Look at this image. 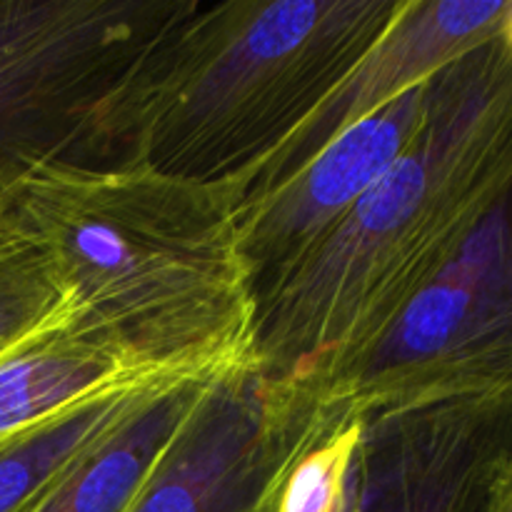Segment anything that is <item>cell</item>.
I'll list each match as a JSON object with an SVG mask.
<instances>
[{"label": "cell", "mask_w": 512, "mask_h": 512, "mask_svg": "<svg viewBox=\"0 0 512 512\" xmlns=\"http://www.w3.org/2000/svg\"><path fill=\"white\" fill-rule=\"evenodd\" d=\"M15 203L68 295V333L178 383L255 363L258 305L220 185L60 160L25 175Z\"/></svg>", "instance_id": "6da1fadb"}, {"label": "cell", "mask_w": 512, "mask_h": 512, "mask_svg": "<svg viewBox=\"0 0 512 512\" xmlns=\"http://www.w3.org/2000/svg\"><path fill=\"white\" fill-rule=\"evenodd\" d=\"M510 175L512 53L498 33L430 78L403 158L260 300L255 363L310 393L393 320Z\"/></svg>", "instance_id": "7a4b0ae2"}, {"label": "cell", "mask_w": 512, "mask_h": 512, "mask_svg": "<svg viewBox=\"0 0 512 512\" xmlns=\"http://www.w3.org/2000/svg\"><path fill=\"white\" fill-rule=\"evenodd\" d=\"M403 5L188 0L120 98L110 158L188 183H233L310 118Z\"/></svg>", "instance_id": "3957f363"}, {"label": "cell", "mask_w": 512, "mask_h": 512, "mask_svg": "<svg viewBox=\"0 0 512 512\" xmlns=\"http://www.w3.org/2000/svg\"><path fill=\"white\" fill-rule=\"evenodd\" d=\"M310 393L358 418L512 400V175L393 320Z\"/></svg>", "instance_id": "277c9868"}, {"label": "cell", "mask_w": 512, "mask_h": 512, "mask_svg": "<svg viewBox=\"0 0 512 512\" xmlns=\"http://www.w3.org/2000/svg\"><path fill=\"white\" fill-rule=\"evenodd\" d=\"M188 0H0V195L35 168L108 158L130 80Z\"/></svg>", "instance_id": "5b68a950"}, {"label": "cell", "mask_w": 512, "mask_h": 512, "mask_svg": "<svg viewBox=\"0 0 512 512\" xmlns=\"http://www.w3.org/2000/svg\"><path fill=\"white\" fill-rule=\"evenodd\" d=\"M323 415L313 393L258 363L233 370L205 388L128 512H275Z\"/></svg>", "instance_id": "8992f818"}, {"label": "cell", "mask_w": 512, "mask_h": 512, "mask_svg": "<svg viewBox=\"0 0 512 512\" xmlns=\"http://www.w3.org/2000/svg\"><path fill=\"white\" fill-rule=\"evenodd\" d=\"M512 0H405L378 43L350 68L333 93L255 168L220 185L233 215L250 210L288 183L330 140L378 113L500 33Z\"/></svg>", "instance_id": "52a82bcc"}, {"label": "cell", "mask_w": 512, "mask_h": 512, "mask_svg": "<svg viewBox=\"0 0 512 512\" xmlns=\"http://www.w3.org/2000/svg\"><path fill=\"white\" fill-rule=\"evenodd\" d=\"M428 108L430 78L343 130L270 198L235 218L255 305L403 158L423 128Z\"/></svg>", "instance_id": "ba28073f"}, {"label": "cell", "mask_w": 512, "mask_h": 512, "mask_svg": "<svg viewBox=\"0 0 512 512\" xmlns=\"http://www.w3.org/2000/svg\"><path fill=\"white\" fill-rule=\"evenodd\" d=\"M355 512H465L512 423V400H458L365 418Z\"/></svg>", "instance_id": "9c48e42d"}, {"label": "cell", "mask_w": 512, "mask_h": 512, "mask_svg": "<svg viewBox=\"0 0 512 512\" xmlns=\"http://www.w3.org/2000/svg\"><path fill=\"white\" fill-rule=\"evenodd\" d=\"M173 383L68 330L40 335L0 358V445L90 403Z\"/></svg>", "instance_id": "30bf717a"}, {"label": "cell", "mask_w": 512, "mask_h": 512, "mask_svg": "<svg viewBox=\"0 0 512 512\" xmlns=\"http://www.w3.org/2000/svg\"><path fill=\"white\" fill-rule=\"evenodd\" d=\"M213 380L153 390L103 443L65 470L30 512H128Z\"/></svg>", "instance_id": "8fae6325"}, {"label": "cell", "mask_w": 512, "mask_h": 512, "mask_svg": "<svg viewBox=\"0 0 512 512\" xmlns=\"http://www.w3.org/2000/svg\"><path fill=\"white\" fill-rule=\"evenodd\" d=\"M153 390L90 403L0 445V512H30L65 470L103 443Z\"/></svg>", "instance_id": "7c38bea8"}, {"label": "cell", "mask_w": 512, "mask_h": 512, "mask_svg": "<svg viewBox=\"0 0 512 512\" xmlns=\"http://www.w3.org/2000/svg\"><path fill=\"white\" fill-rule=\"evenodd\" d=\"M70 318L58 273L10 188L0 195V358L40 335L68 330Z\"/></svg>", "instance_id": "4fadbf2b"}, {"label": "cell", "mask_w": 512, "mask_h": 512, "mask_svg": "<svg viewBox=\"0 0 512 512\" xmlns=\"http://www.w3.org/2000/svg\"><path fill=\"white\" fill-rule=\"evenodd\" d=\"M313 438L288 468L275 512H355L368 420L323 405Z\"/></svg>", "instance_id": "5bb4252c"}, {"label": "cell", "mask_w": 512, "mask_h": 512, "mask_svg": "<svg viewBox=\"0 0 512 512\" xmlns=\"http://www.w3.org/2000/svg\"><path fill=\"white\" fill-rule=\"evenodd\" d=\"M465 512H512V423Z\"/></svg>", "instance_id": "9a60e30c"}, {"label": "cell", "mask_w": 512, "mask_h": 512, "mask_svg": "<svg viewBox=\"0 0 512 512\" xmlns=\"http://www.w3.org/2000/svg\"><path fill=\"white\" fill-rule=\"evenodd\" d=\"M500 38H503V43L508 45V50L512 53V3H510L508 15H505L503 20V28H500Z\"/></svg>", "instance_id": "2e32d148"}]
</instances>
